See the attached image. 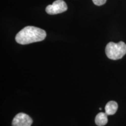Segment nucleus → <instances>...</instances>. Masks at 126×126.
Segmentation results:
<instances>
[{"instance_id":"1","label":"nucleus","mask_w":126,"mask_h":126,"mask_svg":"<svg viewBox=\"0 0 126 126\" xmlns=\"http://www.w3.org/2000/svg\"><path fill=\"white\" fill-rule=\"evenodd\" d=\"M46 37V32L43 29L35 26H28L23 28L16 34L15 40L20 45H28L43 41Z\"/></svg>"},{"instance_id":"2","label":"nucleus","mask_w":126,"mask_h":126,"mask_svg":"<svg viewBox=\"0 0 126 126\" xmlns=\"http://www.w3.org/2000/svg\"><path fill=\"white\" fill-rule=\"evenodd\" d=\"M105 53L109 59L117 60L122 59L126 54V45L123 42L117 43L109 42L105 48Z\"/></svg>"},{"instance_id":"3","label":"nucleus","mask_w":126,"mask_h":126,"mask_svg":"<svg viewBox=\"0 0 126 126\" xmlns=\"http://www.w3.org/2000/svg\"><path fill=\"white\" fill-rule=\"evenodd\" d=\"M68 9L67 5L63 0H56L51 5L46 8V12L49 15H56L63 13Z\"/></svg>"},{"instance_id":"4","label":"nucleus","mask_w":126,"mask_h":126,"mask_svg":"<svg viewBox=\"0 0 126 126\" xmlns=\"http://www.w3.org/2000/svg\"><path fill=\"white\" fill-rule=\"evenodd\" d=\"M33 120L29 115L19 113L14 117L12 122V126H31Z\"/></svg>"},{"instance_id":"5","label":"nucleus","mask_w":126,"mask_h":126,"mask_svg":"<svg viewBox=\"0 0 126 126\" xmlns=\"http://www.w3.org/2000/svg\"><path fill=\"white\" fill-rule=\"evenodd\" d=\"M118 109V104L116 102H109L105 106V113L108 115H113L116 113Z\"/></svg>"},{"instance_id":"6","label":"nucleus","mask_w":126,"mask_h":126,"mask_svg":"<svg viewBox=\"0 0 126 126\" xmlns=\"http://www.w3.org/2000/svg\"><path fill=\"white\" fill-rule=\"evenodd\" d=\"M108 115L106 113L100 112L96 115L94 122L97 126H103L108 123Z\"/></svg>"},{"instance_id":"7","label":"nucleus","mask_w":126,"mask_h":126,"mask_svg":"<svg viewBox=\"0 0 126 126\" xmlns=\"http://www.w3.org/2000/svg\"><path fill=\"white\" fill-rule=\"evenodd\" d=\"M92 1L94 4L96 5L101 6L106 2L107 0H92Z\"/></svg>"}]
</instances>
